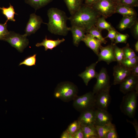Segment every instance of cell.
<instances>
[{
    "label": "cell",
    "instance_id": "cell-1",
    "mask_svg": "<svg viewBox=\"0 0 138 138\" xmlns=\"http://www.w3.org/2000/svg\"><path fill=\"white\" fill-rule=\"evenodd\" d=\"M100 16L91 7L83 4L80 8L68 18L71 25L84 29L86 32L95 24Z\"/></svg>",
    "mask_w": 138,
    "mask_h": 138
},
{
    "label": "cell",
    "instance_id": "cell-2",
    "mask_svg": "<svg viewBox=\"0 0 138 138\" xmlns=\"http://www.w3.org/2000/svg\"><path fill=\"white\" fill-rule=\"evenodd\" d=\"M49 21L47 23L48 30L52 34L66 36L70 31L66 22L68 17L63 11L56 8L52 7L47 12Z\"/></svg>",
    "mask_w": 138,
    "mask_h": 138
},
{
    "label": "cell",
    "instance_id": "cell-3",
    "mask_svg": "<svg viewBox=\"0 0 138 138\" xmlns=\"http://www.w3.org/2000/svg\"><path fill=\"white\" fill-rule=\"evenodd\" d=\"M78 93L76 86L71 82H65L57 85L55 90L54 96L64 102H68L73 100L77 96Z\"/></svg>",
    "mask_w": 138,
    "mask_h": 138
},
{
    "label": "cell",
    "instance_id": "cell-4",
    "mask_svg": "<svg viewBox=\"0 0 138 138\" xmlns=\"http://www.w3.org/2000/svg\"><path fill=\"white\" fill-rule=\"evenodd\" d=\"M138 93L134 90L130 92L123 97L120 106L121 112L130 118L135 116L137 106Z\"/></svg>",
    "mask_w": 138,
    "mask_h": 138
},
{
    "label": "cell",
    "instance_id": "cell-5",
    "mask_svg": "<svg viewBox=\"0 0 138 138\" xmlns=\"http://www.w3.org/2000/svg\"><path fill=\"white\" fill-rule=\"evenodd\" d=\"M73 100V107L80 113L96 109L95 95L92 92L87 93L81 96H77Z\"/></svg>",
    "mask_w": 138,
    "mask_h": 138
},
{
    "label": "cell",
    "instance_id": "cell-6",
    "mask_svg": "<svg viewBox=\"0 0 138 138\" xmlns=\"http://www.w3.org/2000/svg\"><path fill=\"white\" fill-rule=\"evenodd\" d=\"M117 5L111 0H100L91 6L100 16L106 19L115 13Z\"/></svg>",
    "mask_w": 138,
    "mask_h": 138
},
{
    "label": "cell",
    "instance_id": "cell-7",
    "mask_svg": "<svg viewBox=\"0 0 138 138\" xmlns=\"http://www.w3.org/2000/svg\"><path fill=\"white\" fill-rule=\"evenodd\" d=\"M27 37L24 34L21 35L14 31H9L5 41L8 42L19 52L22 53L29 43Z\"/></svg>",
    "mask_w": 138,
    "mask_h": 138
},
{
    "label": "cell",
    "instance_id": "cell-8",
    "mask_svg": "<svg viewBox=\"0 0 138 138\" xmlns=\"http://www.w3.org/2000/svg\"><path fill=\"white\" fill-rule=\"evenodd\" d=\"M96 78V82L92 92L94 94L102 90L110 88V77L106 68L102 67L101 69Z\"/></svg>",
    "mask_w": 138,
    "mask_h": 138
},
{
    "label": "cell",
    "instance_id": "cell-9",
    "mask_svg": "<svg viewBox=\"0 0 138 138\" xmlns=\"http://www.w3.org/2000/svg\"><path fill=\"white\" fill-rule=\"evenodd\" d=\"M110 89L102 90L95 94L96 108L107 110L111 101Z\"/></svg>",
    "mask_w": 138,
    "mask_h": 138
},
{
    "label": "cell",
    "instance_id": "cell-10",
    "mask_svg": "<svg viewBox=\"0 0 138 138\" xmlns=\"http://www.w3.org/2000/svg\"><path fill=\"white\" fill-rule=\"evenodd\" d=\"M99 51L97 55L98 58L97 62L98 63L103 61L108 65L112 62L116 61L114 54L113 43L105 47L101 46Z\"/></svg>",
    "mask_w": 138,
    "mask_h": 138
},
{
    "label": "cell",
    "instance_id": "cell-11",
    "mask_svg": "<svg viewBox=\"0 0 138 138\" xmlns=\"http://www.w3.org/2000/svg\"><path fill=\"white\" fill-rule=\"evenodd\" d=\"M120 84V91L124 94L134 90L138 93V76L130 74Z\"/></svg>",
    "mask_w": 138,
    "mask_h": 138
},
{
    "label": "cell",
    "instance_id": "cell-12",
    "mask_svg": "<svg viewBox=\"0 0 138 138\" xmlns=\"http://www.w3.org/2000/svg\"><path fill=\"white\" fill-rule=\"evenodd\" d=\"M43 23V20L40 16L35 13L30 14L25 28L24 34L27 36L34 33L40 28Z\"/></svg>",
    "mask_w": 138,
    "mask_h": 138
},
{
    "label": "cell",
    "instance_id": "cell-13",
    "mask_svg": "<svg viewBox=\"0 0 138 138\" xmlns=\"http://www.w3.org/2000/svg\"><path fill=\"white\" fill-rule=\"evenodd\" d=\"M113 84H120L130 74V70L121 64L118 63L113 68Z\"/></svg>",
    "mask_w": 138,
    "mask_h": 138
},
{
    "label": "cell",
    "instance_id": "cell-14",
    "mask_svg": "<svg viewBox=\"0 0 138 138\" xmlns=\"http://www.w3.org/2000/svg\"><path fill=\"white\" fill-rule=\"evenodd\" d=\"M95 112V125H102L112 123V117L107 110L96 108Z\"/></svg>",
    "mask_w": 138,
    "mask_h": 138
},
{
    "label": "cell",
    "instance_id": "cell-15",
    "mask_svg": "<svg viewBox=\"0 0 138 138\" xmlns=\"http://www.w3.org/2000/svg\"><path fill=\"white\" fill-rule=\"evenodd\" d=\"M82 41L84 42L87 47L91 49L96 55H98L102 43L100 41L94 37L89 33H86Z\"/></svg>",
    "mask_w": 138,
    "mask_h": 138
},
{
    "label": "cell",
    "instance_id": "cell-16",
    "mask_svg": "<svg viewBox=\"0 0 138 138\" xmlns=\"http://www.w3.org/2000/svg\"><path fill=\"white\" fill-rule=\"evenodd\" d=\"M98 63L96 62L93 63L88 67H87L84 71L78 75L83 80L86 86L92 79L97 76L98 73L95 70V67Z\"/></svg>",
    "mask_w": 138,
    "mask_h": 138
},
{
    "label": "cell",
    "instance_id": "cell-17",
    "mask_svg": "<svg viewBox=\"0 0 138 138\" xmlns=\"http://www.w3.org/2000/svg\"><path fill=\"white\" fill-rule=\"evenodd\" d=\"M95 109L88 110L81 112L78 119L80 124L86 125H95Z\"/></svg>",
    "mask_w": 138,
    "mask_h": 138
},
{
    "label": "cell",
    "instance_id": "cell-18",
    "mask_svg": "<svg viewBox=\"0 0 138 138\" xmlns=\"http://www.w3.org/2000/svg\"><path fill=\"white\" fill-rule=\"evenodd\" d=\"M70 28V31L72 35L73 44L78 47L84 38L86 31L84 29L75 25H71Z\"/></svg>",
    "mask_w": 138,
    "mask_h": 138
},
{
    "label": "cell",
    "instance_id": "cell-19",
    "mask_svg": "<svg viewBox=\"0 0 138 138\" xmlns=\"http://www.w3.org/2000/svg\"><path fill=\"white\" fill-rule=\"evenodd\" d=\"M115 13L120 14L123 16L137 17V16L134 7L120 4L117 5Z\"/></svg>",
    "mask_w": 138,
    "mask_h": 138
},
{
    "label": "cell",
    "instance_id": "cell-20",
    "mask_svg": "<svg viewBox=\"0 0 138 138\" xmlns=\"http://www.w3.org/2000/svg\"><path fill=\"white\" fill-rule=\"evenodd\" d=\"M65 40L64 38L61 39H58L56 40L48 39L47 36H46L42 42L37 43L36 44V46L37 47H44L45 51H47L48 49L52 50L54 48L64 42Z\"/></svg>",
    "mask_w": 138,
    "mask_h": 138
},
{
    "label": "cell",
    "instance_id": "cell-21",
    "mask_svg": "<svg viewBox=\"0 0 138 138\" xmlns=\"http://www.w3.org/2000/svg\"><path fill=\"white\" fill-rule=\"evenodd\" d=\"M84 135V138H99L95 125H86L81 124Z\"/></svg>",
    "mask_w": 138,
    "mask_h": 138
},
{
    "label": "cell",
    "instance_id": "cell-22",
    "mask_svg": "<svg viewBox=\"0 0 138 138\" xmlns=\"http://www.w3.org/2000/svg\"><path fill=\"white\" fill-rule=\"evenodd\" d=\"M137 17L123 16L118 26V28L120 31L130 28L137 20Z\"/></svg>",
    "mask_w": 138,
    "mask_h": 138
},
{
    "label": "cell",
    "instance_id": "cell-23",
    "mask_svg": "<svg viewBox=\"0 0 138 138\" xmlns=\"http://www.w3.org/2000/svg\"><path fill=\"white\" fill-rule=\"evenodd\" d=\"M84 0H64L71 15L75 13L80 8Z\"/></svg>",
    "mask_w": 138,
    "mask_h": 138
},
{
    "label": "cell",
    "instance_id": "cell-24",
    "mask_svg": "<svg viewBox=\"0 0 138 138\" xmlns=\"http://www.w3.org/2000/svg\"><path fill=\"white\" fill-rule=\"evenodd\" d=\"M53 0H24L25 2L33 8L36 10L47 5Z\"/></svg>",
    "mask_w": 138,
    "mask_h": 138
},
{
    "label": "cell",
    "instance_id": "cell-25",
    "mask_svg": "<svg viewBox=\"0 0 138 138\" xmlns=\"http://www.w3.org/2000/svg\"><path fill=\"white\" fill-rule=\"evenodd\" d=\"M2 10V14L6 17L7 20L5 23H7L8 20L15 21L16 20L14 18L15 14H17L15 13L13 6L10 3L9 6L7 8L4 7L0 8Z\"/></svg>",
    "mask_w": 138,
    "mask_h": 138
},
{
    "label": "cell",
    "instance_id": "cell-26",
    "mask_svg": "<svg viewBox=\"0 0 138 138\" xmlns=\"http://www.w3.org/2000/svg\"><path fill=\"white\" fill-rule=\"evenodd\" d=\"M105 19L102 16L100 17L97 19L95 24V26L101 31L104 29L108 31L113 27L111 24L107 22Z\"/></svg>",
    "mask_w": 138,
    "mask_h": 138
},
{
    "label": "cell",
    "instance_id": "cell-27",
    "mask_svg": "<svg viewBox=\"0 0 138 138\" xmlns=\"http://www.w3.org/2000/svg\"><path fill=\"white\" fill-rule=\"evenodd\" d=\"M86 33H89L94 37L100 41L102 43L106 44L107 42L102 36L101 31L98 29L95 25L87 30Z\"/></svg>",
    "mask_w": 138,
    "mask_h": 138
},
{
    "label": "cell",
    "instance_id": "cell-28",
    "mask_svg": "<svg viewBox=\"0 0 138 138\" xmlns=\"http://www.w3.org/2000/svg\"><path fill=\"white\" fill-rule=\"evenodd\" d=\"M112 123L102 125H95L99 138H106L107 134L109 131Z\"/></svg>",
    "mask_w": 138,
    "mask_h": 138
},
{
    "label": "cell",
    "instance_id": "cell-29",
    "mask_svg": "<svg viewBox=\"0 0 138 138\" xmlns=\"http://www.w3.org/2000/svg\"><path fill=\"white\" fill-rule=\"evenodd\" d=\"M114 56L118 63L121 64L124 58V55L122 48L118 47L113 43Z\"/></svg>",
    "mask_w": 138,
    "mask_h": 138
},
{
    "label": "cell",
    "instance_id": "cell-30",
    "mask_svg": "<svg viewBox=\"0 0 138 138\" xmlns=\"http://www.w3.org/2000/svg\"><path fill=\"white\" fill-rule=\"evenodd\" d=\"M138 63V57L130 59L124 58L121 64L130 70Z\"/></svg>",
    "mask_w": 138,
    "mask_h": 138
},
{
    "label": "cell",
    "instance_id": "cell-31",
    "mask_svg": "<svg viewBox=\"0 0 138 138\" xmlns=\"http://www.w3.org/2000/svg\"><path fill=\"white\" fill-rule=\"evenodd\" d=\"M36 54H35L26 57L20 63L19 66L22 65L28 66L35 65L36 61Z\"/></svg>",
    "mask_w": 138,
    "mask_h": 138
},
{
    "label": "cell",
    "instance_id": "cell-32",
    "mask_svg": "<svg viewBox=\"0 0 138 138\" xmlns=\"http://www.w3.org/2000/svg\"><path fill=\"white\" fill-rule=\"evenodd\" d=\"M122 49L124 58L130 59L137 56L134 50L130 47L129 43H127Z\"/></svg>",
    "mask_w": 138,
    "mask_h": 138
},
{
    "label": "cell",
    "instance_id": "cell-33",
    "mask_svg": "<svg viewBox=\"0 0 138 138\" xmlns=\"http://www.w3.org/2000/svg\"><path fill=\"white\" fill-rule=\"evenodd\" d=\"M80 127L81 124L77 120L71 123L66 130L69 133L73 135Z\"/></svg>",
    "mask_w": 138,
    "mask_h": 138
},
{
    "label": "cell",
    "instance_id": "cell-34",
    "mask_svg": "<svg viewBox=\"0 0 138 138\" xmlns=\"http://www.w3.org/2000/svg\"><path fill=\"white\" fill-rule=\"evenodd\" d=\"M129 37V35L127 34H122L117 31L114 39V43L116 44L119 43H126Z\"/></svg>",
    "mask_w": 138,
    "mask_h": 138
},
{
    "label": "cell",
    "instance_id": "cell-35",
    "mask_svg": "<svg viewBox=\"0 0 138 138\" xmlns=\"http://www.w3.org/2000/svg\"><path fill=\"white\" fill-rule=\"evenodd\" d=\"M7 23H0V40L5 41L9 31L7 29Z\"/></svg>",
    "mask_w": 138,
    "mask_h": 138
},
{
    "label": "cell",
    "instance_id": "cell-36",
    "mask_svg": "<svg viewBox=\"0 0 138 138\" xmlns=\"http://www.w3.org/2000/svg\"><path fill=\"white\" fill-rule=\"evenodd\" d=\"M118 136L114 124L112 123L111 128L107 134L106 138H117Z\"/></svg>",
    "mask_w": 138,
    "mask_h": 138
},
{
    "label": "cell",
    "instance_id": "cell-37",
    "mask_svg": "<svg viewBox=\"0 0 138 138\" xmlns=\"http://www.w3.org/2000/svg\"><path fill=\"white\" fill-rule=\"evenodd\" d=\"M119 4L126 5L133 7H138V0H120Z\"/></svg>",
    "mask_w": 138,
    "mask_h": 138
},
{
    "label": "cell",
    "instance_id": "cell-38",
    "mask_svg": "<svg viewBox=\"0 0 138 138\" xmlns=\"http://www.w3.org/2000/svg\"><path fill=\"white\" fill-rule=\"evenodd\" d=\"M108 31V33L107 35L104 38L105 39L106 38H109L111 41V43H113L114 42L117 31L113 27Z\"/></svg>",
    "mask_w": 138,
    "mask_h": 138
},
{
    "label": "cell",
    "instance_id": "cell-39",
    "mask_svg": "<svg viewBox=\"0 0 138 138\" xmlns=\"http://www.w3.org/2000/svg\"><path fill=\"white\" fill-rule=\"evenodd\" d=\"M132 34L134 38L136 40L138 39V22L137 20L130 28Z\"/></svg>",
    "mask_w": 138,
    "mask_h": 138
},
{
    "label": "cell",
    "instance_id": "cell-40",
    "mask_svg": "<svg viewBox=\"0 0 138 138\" xmlns=\"http://www.w3.org/2000/svg\"><path fill=\"white\" fill-rule=\"evenodd\" d=\"M127 122L131 123L133 126L135 132V137H138V122L136 119H134L132 121H131L128 119L126 120Z\"/></svg>",
    "mask_w": 138,
    "mask_h": 138
},
{
    "label": "cell",
    "instance_id": "cell-41",
    "mask_svg": "<svg viewBox=\"0 0 138 138\" xmlns=\"http://www.w3.org/2000/svg\"><path fill=\"white\" fill-rule=\"evenodd\" d=\"M74 138H84V133L81 128L73 135Z\"/></svg>",
    "mask_w": 138,
    "mask_h": 138
},
{
    "label": "cell",
    "instance_id": "cell-42",
    "mask_svg": "<svg viewBox=\"0 0 138 138\" xmlns=\"http://www.w3.org/2000/svg\"><path fill=\"white\" fill-rule=\"evenodd\" d=\"M130 74L138 76V63L130 70Z\"/></svg>",
    "mask_w": 138,
    "mask_h": 138
},
{
    "label": "cell",
    "instance_id": "cell-43",
    "mask_svg": "<svg viewBox=\"0 0 138 138\" xmlns=\"http://www.w3.org/2000/svg\"><path fill=\"white\" fill-rule=\"evenodd\" d=\"M85 4L91 6L100 0H84Z\"/></svg>",
    "mask_w": 138,
    "mask_h": 138
},
{
    "label": "cell",
    "instance_id": "cell-44",
    "mask_svg": "<svg viewBox=\"0 0 138 138\" xmlns=\"http://www.w3.org/2000/svg\"><path fill=\"white\" fill-rule=\"evenodd\" d=\"M69 133L66 130L62 133L60 137L61 138H69Z\"/></svg>",
    "mask_w": 138,
    "mask_h": 138
},
{
    "label": "cell",
    "instance_id": "cell-45",
    "mask_svg": "<svg viewBox=\"0 0 138 138\" xmlns=\"http://www.w3.org/2000/svg\"><path fill=\"white\" fill-rule=\"evenodd\" d=\"M135 49V51L138 52V41L136 42L134 45Z\"/></svg>",
    "mask_w": 138,
    "mask_h": 138
},
{
    "label": "cell",
    "instance_id": "cell-46",
    "mask_svg": "<svg viewBox=\"0 0 138 138\" xmlns=\"http://www.w3.org/2000/svg\"><path fill=\"white\" fill-rule=\"evenodd\" d=\"M117 5L119 4L120 0H111Z\"/></svg>",
    "mask_w": 138,
    "mask_h": 138
},
{
    "label": "cell",
    "instance_id": "cell-47",
    "mask_svg": "<svg viewBox=\"0 0 138 138\" xmlns=\"http://www.w3.org/2000/svg\"><path fill=\"white\" fill-rule=\"evenodd\" d=\"M0 8H1V7H0V9H0Z\"/></svg>",
    "mask_w": 138,
    "mask_h": 138
}]
</instances>
